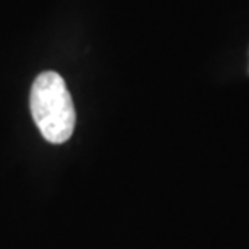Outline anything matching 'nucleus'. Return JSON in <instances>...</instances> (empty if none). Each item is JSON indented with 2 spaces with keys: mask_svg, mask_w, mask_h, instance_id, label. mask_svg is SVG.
Wrapping results in <instances>:
<instances>
[{
  "mask_svg": "<svg viewBox=\"0 0 249 249\" xmlns=\"http://www.w3.org/2000/svg\"><path fill=\"white\" fill-rule=\"evenodd\" d=\"M29 107L33 120L46 141L62 144L71 138L76 112L67 83L58 73L46 71L34 79Z\"/></svg>",
  "mask_w": 249,
  "mask_h": 249,
  "instance_id": "f257e3e1",
  "label": "nucleus"
}]
</instances>
